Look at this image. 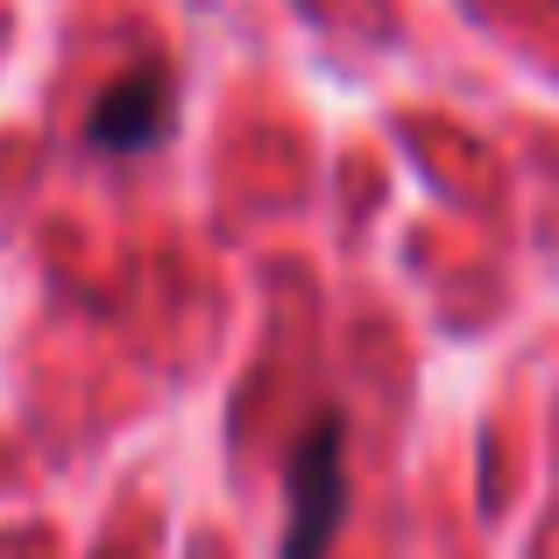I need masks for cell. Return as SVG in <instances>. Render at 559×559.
I'll return each instance as SVG.
<instances>
[{"instance_id": "6da1fadb", "label": "cell", "mask_w": 559, "mask_h": 559, "mask_svg": "<svg viewBox=\"0 0 559 559\" xmlns=\"http://www.w3.org/2000/svg\"><path fill=\"white\" fill-rule=\"evenodd\" d=\"M290 524H284V559H326L333 532L347 518V425L341 411H319L312 432L290 447Z\"/></svg>"}, {"instance_id": "7a4b0ae2", "label": "cell", "mask_w": 559, "mask_h": 559, "mask_svg": "<svg viewBox=\"0 0 559 559\" xmlns=\"http://www.w3.org/2000/svg\"><path fill=\"white\" fill-rule=\"evenodd\" d=\"M170 114H178V99H170V71L150 57V64L121 71V79L93 99L85 142H93L99 156H142V150H156V142L170 135Z\"/></svg>"}]
</instances>
